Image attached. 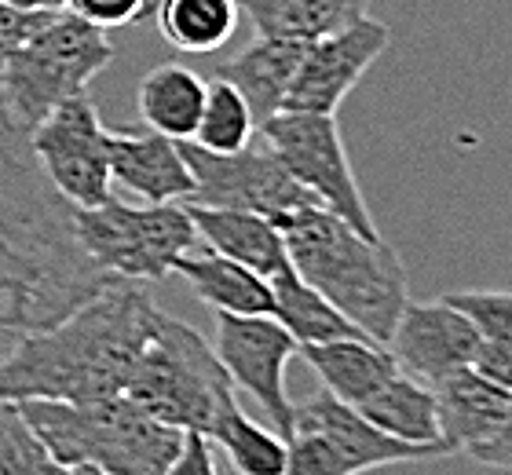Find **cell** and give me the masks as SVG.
I'll return each mask as SVG.
<instances>
[{
  "mask_svg": "<svg viewBox=\"0 0 512 475\" xmlns=\"http://www.w3.org/2000/svg\"><path fill=\"white\" fill-rule=\"evenodd\" d=\"M107 278L81 249L66 205L0 103V362L22 340L63 322Z\"/></svg>",
  "mask_w": 512,
  "mask_h": 475,
  "instance_id": "cell-1",
  "label": "cell"
},
{
  "mask_svg": "<svg viewBox=\"0 0 512 475\" xmlns=\"http://www.w3.org/2000/svg\"><path fill=\"white\" fill-rule=\"evenodd\" d=\"M158 315L161 307L147 282L114 278L63 322L26 337L0 362V399L74 406L121 399Z\"/></svg>",
  "mask_w": 512,
  "mask_h": 475,
  "instance_id": "cell-2",
  "label": "cell"
},
{
  "mask_svg": "<svg viewBox=\"0 0 512 475\" xmlns=\"http://www.w3.org/2000/svg\"><path fill=\"white\" fill-rule=\"evenodd\" d=\"M275 227L282 231L293 271L352 326L388 348L395 322L410 304L406 267L392 245L384 238L370 242L322 205H300L278 216Z\"/></svg>",
  "mask_w": 512,
  "mask_h": 475,
  "instance_id": "cell-3",
  "label": "cell"
},
{
  "mask_svg": "<svg viewBox=\"0 0 512 475\" xmlns=\"http://www.w3.org/2000/svg\"><path fill=\"white\" fill-rule=\"evenodd\" d=\"M22 417L55 465L96 468L103 475H165L183 446V432L154 421L132 399L107 402H19Z\"/></svg>",
  "mask_w": 512,
  "mask_h": 475,
  "instance_id": "cell-4",
  "label": "cell"
},
{
  "mask_svg": "<svg viewBox=\"0 0 512 475\" xmlns=\"http://www.w3.org/2000/svg\"><path fill=\"white\" fill-rule=\"evenodd\" d=\"M125 399L183 435L213 432L238 410L235 384L216 359L213 344L194 326L161 311L147 348L128 377Z\"/></svg>",
  "mask_w": 512,
  "mask_h": 475,
  "instance_id": "cell-5",
  "label": "cell"
},
{
  "mask_svg": "<svg viewBox=\"0 0 512 475\" xmlns=\"http://www.w3.org/2000/svg\"><path fill=\"white\" fill-rule=\"evenodd\" d=\"M114 63L107 30L74 11H48L0 70V103L22 132H30L66 99L88 95V85Z\"/></svg>",
  "mask_w": 512,
  "mask_h": 475,
  "instance_id": "cell-6",
  "label": "cell"
},
{
  "mask_svg": "<svg viewBox=\"0 0 512 475\" xmlns=\"http://www.w3.org/2000/svg\"><path fill=\"white\" fill-rule=\"evenodd\" d=\"M74 234L88 260L107 278L125 282H161L183 253L202 245L183 201L169 205H125L107 198L92 209L70 205Z\"/></svg>",
  "mask_w": 512,
  "mask_h": 475,
  "instance_id": "cell-7",
  "label": "cell"
},
{
  "mask_svg": "<svg viewBox=\"0 0 512 475\" xmlns=\"http://www.w3.org/2000/svg\"><path fill=\"white\" fill-rule=\"evenodd\" d=\"M260 136L289 169V176L308 190L322 209L333 212L337 220H344L370 242H381V231L366 209V198L355 180L348 150H344L337 117L282 110L260 125Z\"/></svg>",
  "mask_w": 512,
  "mask_h": 475,
  "instance_id": "cell-8",
  "label": "cell"
},
{
  "mask_svg": "<svg viewBox=\"0 0 512 475\" xmlns=\"http://www.w3.org/2000/svg\"><path fill=\"white\" fill-rule=\"evenodd\" d=\"M180 147L194 176V194L187 198V205L256 212L267 220H278L300 205H319L289 176L264 136L235 154H209L194 143H180Z\"/></svg>",
  "mask_w": 512,
  "mask_h": 475,
  "instance_id": "cell-9",
  "label": "cell"
},
{
  "mask_svg": "<svg viewBox=\"0 0 512 475\" xmlns=\"http://www.w3.org/2000/svg\"><path fill=\"white\" fill-rule=\"evenodd\" d=\"M30 150L55 194L74 205L92 209L114 198L110 180V132L99 121V110L88 95L55 106L41 125L30 128Z\"/></svg>",
  "mask_w": 512,
  "mask_h": 475,
  "instance_id": "cell-10",
  "label": "cell"
},
{
  "mask_svg": "<svg viewBox=\"0 0 512 475\" xmlns=\"http://www.w3.org/2000/svg\"><path fill=\"white\" fill-rule=\"evenodd\" d=\"M216 359L227 370L235 391L242 388L260 402L275 432L289 439L293 406L286 391V366L300 351L282 322L271 315H216Z\"/></svg>",
  "mask_w": 512,
  "mask_h": 475,
  "instance_id": "cell-11",
  "label": "cell"
},
{
  "mask_svg": "<svg viewBox=\"0 0 512 475\" xmlns=\"http://www.w3.org/2000/svg\"><path fill=\"white\" fill-rule=\"evenodd\" d=\"M388 44H392V30L370 15L308 44L297 66V77L289 85L286 110L337 117L341 103L363 81L366 70L381 59Z\"/></svg>",
  "mask_w": 512,
  "mask_h": 475,
  "instance_id": "cell-12",
  "label": "cell"
},
{
  "mask_svg": "<svg viewBox=\"0 0 512 475\" xmlns=\"http://www.w3.org/2000/svg\"><path fill=\"white\" fill-rule=\"evenodd\" d=\"M297 428L300 432L319 435L341 475H363V472H374V468H388V465H410V461H439V457H450L447 450H436V446H410V443L392 439V435L377 432L374 424L366 421L355 406L333 399L326 388L308 395L300 406H293V432H297Z\"/></svg>",
  "mask_w": 512,
  "mask_h": 475,
  "instance_id": "cell-13",
  "label": "cell"
},
{
  "mask_svg": "<svg viewBox=\"0 0 512 475\" xmlns=\"http://www.w3.org/2000/svg\"><path fill=\"white\" fill-rule=\"evenodd\" d=\"M480 344L483 340L476 326L447 300H432V304L410 300L395 322L388 351H392L399 373L436 388L439 380L469 370Z\"/></svg>",
  "mask_w": 512,
  "mask_h": 475,
  "instance_id": "cell-14",
  "label": "cell"
},
{
  "mask_svg": "<svg viewBox=\"0 0 512 475\" xmlns=\"http://www.w3.org/2000/svg\"><path fill=\"white\" fill-rule=\"evenodd\" d=\"M110 180L143 205H169L194 194L183 147L158 132H110Z\"/></svg>",
  "mask_w": 512,
  "mask_h": 475,
  "instance_id": "cell-15",
  "label": "cell"
},
{
  "mask_svg": "<svg viewBox=\"0 0 512 475\" xmlns=\"http://www.w3.org/2000/svg\"><path fill=\"white\" fill-rule=\"evenodd\" d=\"M432 391H436L439 432L450 454H472L476 446L491 443L512 410V391L491 384L472 366L439 380Z\"/></svg>",
  "mask_w": 512,
  "mask_h": 475,
  "instance_id": "cell-16",
  "label": "cell"
},
{
  "mask_svg": "<svg viewBox=\"0 0 512 475\" xmlns=\"http://www.w3.org/2000/svg\"><path fill=\"white\" fill-rule=\"evenodd\" d=\"M187 212L205 249L249 267L260 278H275L278 271L293 267L275 220L238 209H205V205H187Z\"/></svg>",
  "mask_w": 512,
  "mask_h": 475,
  "instance_id": "cell-17",
  "label": "cell"
},
{
  "mask_svg": "<svg viewBox=\"0 0 512 475\" xmlns=\"http://www.w3.org/2000/svg\"><path fill=\"white\" fill-rule=\"evenodd\" d=\"M304 48L308 44L256 37L235 59H224L216 66V77L235 88L253 110L256 125H264V121H271L275 114L286 110V95L293 77H297L300 59H304Z\"/></svg>",
  "mask_w": 512,
  "mask_h": 475,
  "instance_id": "cell-18",
  "label": "cell"
},
{
  "mask_svg": "<svg viewBox=\"0 0 512 475\" xmlns=\"http://www.w3.org/2000/svg\"><path fill=\"white\" fill-rule=\"evenodd\" d=\"M297 355L319 373L322 388L348 406H363L377 388H384L399 373L392 351L370 337L304 344Z\"/></svg>",
  "mask_w": 512,
  "mask_h": 475,
  "instance_id": "cell-19",
  "label": "cell"
},
{
  "mask_svg": "<svg viewBox=\"0 0 512 475\" xmlns=\"http://www.w3.org/2000/svg\"><path fill=\"white\" fill-rule=\"evenodd\" d=\"M172 275H180L194 289V296L205 300L216 315H271L275 311L267 278L205 249V245L183 253L172 267Z\"/></svg>",
  "mask_w": 512,
  "mask_h": 475,
  "instance_id": "cell-20",
  "label": "cell"
},
{
  "mask_svg": "<svg viewBox=\"0 0 512 475\" xmlns=\"http://www.w3.org/2000/svg\"><path fill=\"white\" fill-rule=\"evenodd\" d=\"M205 81L183 63L154 66L136 88V110L143 125L172 143H191L202 121Z\"/></svg>",
  "mask_w": 512,
  "mask_h": 475,
  "instance_id": "cell-21",
  "label": "cell"
},
{
  "mask_svg": "<svg viewBox=\"0 0 512 475\" xmlns=\"http://www.w3.org/2000/svg\"><path fill=\"white\" fill-rule=\"evenodd\" d=\"M370 0H238V11L253 22L256 37L315 44L359 22Z\"/></svg>",
  "mask_w": 512,
  "mask_h": 475,
  "instance_id": "cell-22",
  "label": "cell"
},
{
  "mask_svg": "<svg viewBox=\"0 0 512 475\" xmlns=\"http://www.w3.org/2000/svg\"><path fill=\"white\" fill-rule=\"evenodd\" d=\"M377 432L392 435L399 443L410 446H436L447 450L443 432H439V410H436V391L421 384V380L395 373L384 388H377L363 406H355Z\"/></svg>",
  "mask_w": 512,
  "mask_h": 475,
  "instance_id": "cell-23",
  "label": "cell"
},
{
  "mask_svg": "<svg viewBox=\"0 0 512 475\" xmlns=\"http://www.w3.org/2000/svg\"><path fill=\"white\" fill-rule=\"evenodd\" d=\"M267 285H271V300H275L271 318L282 322V329L297 340L300 348H304V344H330V340L366 337L363 329L352 326V322H348L326 296L315 293L293 267L278 271L275 278H267Z\"/></svg>",
  "mask_w": 512,
  "mask_h": 475,
  "instance_id": "cell-24",
  "label": "cell"
},
{
  "mask_svg": "<svg viewBox=\"0 0 512 475\" xmlns=\"http://www.w3.org/2000/svg\"><path fill=\"white\" fill-rule=\"evenodd\" d=\"M158 33L183 55L220 52L238 30V0H158L154 15Z\"/></svg>",
  "mask_w": 512,
  "mask_h": 475,
  "instance_id": "cell-25",
  "label": "cell"
},
{
  "mask_svg": "<svg viewBox=\"0 0 512 475\" xmlns=\"http://www.w3.org/2000/svg\"><path fill=\"white\" fill-rule=\"evenodd\" d=\"M220 446L238 475H286L289 465V446L275 428L256 424L242 410H235L209 439Z\"/></svg>",
  "mask_w": 512,
  "mask_h": 475,
  "instance_id": "cell-26",
  "label": "cell"
},
{
  "mask_svg": "<svg viewBox=\"0 0 512 475\" xmlns=\"http://www.w3.org/2000/svg\"><path fill=\"white\" fill-rule=\"evenodd\" d=\"M256 117L249 110V103L235 88L213 77L205 81V106H202V121H198V132H194V147L209 150V154H235V150L249 147L256 139Z\"/></svg>",
  "mask_w": 512,
  "mask_h": 475,
  "instance_id": "cell-27",
  "label": "cell"
},
{
  "mask_svg": "<svg viewBox=\"0 0 512 475\" xmlns=\"http://www.w3.org/2000/svg\"><path fill=\"white\" fill-rule=\"evenodd\" d=\"M0 475H63L22 417L19 402L0 399Z\"/></svg>",
  "mask_w": 512,
  "mask_h": 475,
  "instance_id": "cell-28",
  "label": "cell"
},
{
  "mask_svg": "<svg viewBox=\"0 0 512 475\" xmlns=\"http://www.w3.org/2000/svg\"><path fill=\"white\" fill-rule=\"evenodd\" d=\"M469 318L480 340H512V293L502 289H458L443 296Z\"/></svg>",
  "mask_w": 512,
  "mask_h": 475,
  "instance_id": "cell-29",
  "label": "cell"
},
{
  "mask_svg": "<svg viewBox=\"0 0 512 475\" xmlns=\"http://www.w3.org/2000/svg\"><path fill=\"white\" fill-rule=\"evenodd\" d=\"M66 11H74L77 19L92 22L99 30L147 22V0H66Z\"/></svg>",
  "mask_w": 512,
  "mask_h": 475,
  "instance_id": "cell-30",
  "label": "cell"
},
{
  "mask_svg": "<svg viewBox=\"0 0 512 475\" xmlns=\"http://www.w3.org/2000/svg\"><path fill=\"white\" fill-rule=\"evenodd\" d=\"M44 15H48V11H26V8L8 4V0H0V70L8 66L15 48L41 26Z\"/></svg>",
  "mask_w": 512,
  "mask_h": 475,
  "instance_id": "cell-31",
  "label": "cell"
},
{
  "mask_svg": "<svg viewBox=\"0 0 512 475\" xmlns=\"http://www.w3.org/2000/svg\"><path fill=\"white\" fill-rule=\"evenodd\" d=\"M472 370L487 377L491 384H498V388L512 391V340H483Z\"/></svg>",
  "mask_w": 512,
  "mask_h": 475,
  "instance_id": "cell-32",
  "label": "cell"
},
{
  "mask_svg": "<svg viewBox=\"0 0 512 475\" xmlns=\"http://www.w3.org/2000/svg\"><path fill=\"white\" fill-rule=\"evenodd\" d=\"M165 475H220L213 457V443L205 435H183V446Z\"/></svg>",
  "mask_w": 512,
  "mask_h": 475,
  "instance_id": "cell-33",
  "label": "cell"
},
{
  "mask_svg": "<svg viewBox=\"0 0 512 475\" xmlns=\"http://www.w3.org/2000/svg\"><path fill=\"white\" fill-rule=\"evenodd\" d=\"M472 461H480L483 468H502V472H512V410L505 417V424L498 428L491 443H483L472 450Z\"/></svg>",
  "mask_w": 512,
  "mask_h": 475,
  "instance_id": "cell-34",
  "label": "cell"
},
{
  "mask_svg": "<svg viewBox=\"0 0 512 475\" xmlns=\"http://www.w3.org/2000/svg\"><path fill=\"white\" fill-rule=\"evenodd\" d=\"M15 8H26V11H63L66 0H8Z\"/></svg>",
  "mask_w": 512,
  "mask_h": 475,
  "instance_id": "cell-35",
  "label": "cell"
},
{
  "mask_svg": "<svg viewBox=\"0 0 512 475\" xmlns=\"http://www.w3.org/2000/svg\"><path fill=\"white\" fill-rule=\"evenodd\" d=\"M63 475H103L96 468H63Z\"/></svg>",
  "mask_w": 512,
  "mask_h": 475,
  "instance_id": "cell-36",
  "label": "cell"
},
{
  "mask_svg": "<svg viewBox=\"0 0 512 475\" xmlns=\"http://www.w3.org/2000/svg\"><path fill=\"white\" fill-rule=\"evenodd\" d=\"M154 4H158V0H147V22H150V15H154Z\"/></svg>",
  "mask_w": 512,
  "mask_h": 475,
  "instance_id": "cell-37",
  "label": "cell"
}]
</instances>
